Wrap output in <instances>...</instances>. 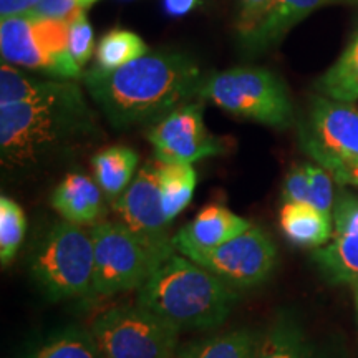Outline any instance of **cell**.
Here are the masks:
<instances>
[{
	"label": "cell",
	"instance_id": "obj_1",
	"mask_svg": "<svg viewBox=\"0 0 358 358\" xmlns=\"http://www.w3.org/2000/svg\"><path fill=\"white\" fill-rule=\"evenodd\" d=\"M90 96L115 128L158 123L199 96L203 73L182 52H148L115 70L93 66L83 73Z\"/></svg>",
	"mask_w": 358,
	"mask_h": 358
},
{
	"label": "cell",
	"instance_id": "obj_2",
	"mask_svg": "<svg viewBox=\"0 0 358 358\" xmlns=\"http://www.w3.org/2000/svg\"><path fill=\"white\" fill-rule=\"evenodd\" d=\"M95 131V116L83 92L57 100L0 106V155L3 171L42 166Z\"/></svg>",
	"mask_w": 358,
	"mask_h": 358
},
{
	"label": "cell",
	"instance_id": "obj_3",
	"mask_svg": "<svg viewBox=\"0 0 358 358\" xmlns=\"http://www.w3.org/2000/svg\"><path fill=\"white\" fill-rule=\"evenodd\" d=\"M239 295L213 272L173 254L138 289V306L181 329H213L226 322Z\"/></svg>",
	"mask_w": 358,
	"mask_h": 358
},
{
	"label": "cell",
	"instance_id": "obj_4",
	"mask_svg": "<svg viewBox=\"0 0 358 358\" xmlns=\"http://www.w3.org/2000/svg\"><path fill=\"white\" fill-rule=\"evenodd\" d=\"M90 232L95 250L92 285L95 297L138 290L176 252L168 234H141L123 222H96Z\"/></svg>",
	"mask_w": 358,
	"mask_h": 358
},
{
	"label": "cell",
	"instance_id": "obj_5",
	"mask_svg": "<svg viewBox=\"0 0 358 358\" xmlns=\"http://www.w3.org/2000/svg\"><path fill=\"white\" fill-rule=\"evenodd\" d=\"M95 250L92 232L69 221L55 222L35 245L30 274L52 301L92 294Z\"/></svg>",
	"mask_w": 358,
	"mask_h": 358
},
{
	"label": "cell",
	"instance_id": "obj_6",
	"mask_svg": "<svg viewBox=\"0 0 358 358\" xmlns=\"http://www.w3.org/2000/svg\"><path fill=\"white\" fill-rule=\"evenodd\" d=\"M199 96L237 118L274 128L294 120V106L285 83L267 69L237 66L204 77Z\"/></svg>",
	"mask_w": 358,
	"mask_h": 358
},
{
	"label": "cell",
	"instance_id": "obj_7",
	"mask_svg": "<svg viewBox=\"0 0 358 358\" xmlns=\"http://www.w3.org/2000/svg\"><path fill=\"white\" fill-rule=\"evenodd\" d=\"M105 358H176L179 329L141 306H113L90 325Z\"/></svg>",
	"mask_w": 358,
	"mask_h": 358
},
{
	"label": "cell",
	"instance_id": "obj_8",
	"mask_svg": "<svg viewBox=\"0 0 358 358\" xmlns=\"http://www.w3.org/2000/svg\"><path fill=\"white\" fill-rule=\"evenodd\" d=\"M302 146L340 185L358 186V108L352 103L313 96Z\"/></svg>",
	"mask_w": 358,
	"mask_h": 358
},
{
	"label": "cell",
	"instance_id": "obj_9",
	"mask_svg": "<svg viewBox=\"0 0 358 358\" xmlns=\"http://www.w3.org/2000/svg\"><path fill=\"white\" fill-rule=\"evenodd\" d=\"M69 20L25 15L0 22V52L10 65L42 70L58 78L83 77L82 66L70 53Z\"/></svg>",
	"mask_w": 358,
	"mask_h": 358
},
{
	"label": "cell",
	"instance_id": "obj_10",
	"mask_svg": "<svg viewBox=\"0 0 358 358\" xmlns=\"http://www.w3.org/2000/svg\"><path fill=\"white\" fill-rule=\"evenodd\" d=\"M186 257L208 268L231 287H256L274 272L277 248L261 227L252 226L229 243Z\"/></svg>",
	"mask_w": 358,
	"mask_h": 358
},
{
	"label": "cell",
	"instance_id": "obj_11",
	"mask_svg": "<svg viewBox=\"0 0 358 358\" xmlns=\"http://www.w3.org/2000/svg\"><path fill=\"white\" fill-rule=\"evenodd\" d=\"M201 103H186L164 116L148 131L161 163H187L222 155L226 150L221 138L206 128Z\"/></svg>",
	"mask_w": 358,
	"mask_h": 358
},
{
	"label": "cell",
	"instance_id": "obj_12",
	"mask_svg": "<svg viewBox=\"0 0 358 358\" xmlns=\"http://www.w3.org/2000/svg\"><path fill=\"white\" fill-rule=\"evenodd\" d=\"M161 161L146 163L127 187V191L115 201V209L123 224L141 234H168V219L164 217L161 204Z\"/></svg>",
	"mask_w": 358,
	"mask_h": 358
},
{
	"label": "cell",
	"instance_id": "obj_13",
	"mask_svg": "<svg viewBox=\"0 0 358 358\" xmlns=\"http://www.w3.org/2000/svg\"><path fill=\"white\" fill-rule=\"evenodd\" d=\"M252 227L250 221L237 216L222 204H209L198 216L173 237L176 252L189 256L192 252H206L229 243Z\"/></svg>",
	"mask_w": 358,
	"mask_h": 358
},
{
	"label": "cell",
	"instance_id": "obj_14",
	"mask_svg": "<svg viewBox=\"0 0 358 358\" xmlns=\"http://www.w3.org/2000/svg\"><path fill=\"white\" fill-rule=\"evenodd\" d=\"M337 2H350V0H272V6L261 25L243 40L245 50L261 53L274 47L299 22H302L317 8Z\"/></svg>",
	"mask_w": 358,
	"mask_h": 358
},
{
	"label": "cell",
	"instance_id": "obj_15",
	"mask_svg": "<svg viewBox=\"0 0 358 358\" xmlns=\"http://www.w3.org/2000/svg\"><path fill=\"white\" fill-rule=\"evenodd\" d=\"M52 206L64 221L77 226L96 224L98 217L105 213L100 186L80 173H70L62 179L52 194Z\"/></svg>",
	"mask_w": 358,
	"mask_h": 358
},
{
	"label": "cell",
	"instance_id": "obj_16",
	"mask_svg": "<svg viewBox=\"0 0 358 358\" xmlns=\"http://www.w3.org/2000/svg\"><path fill=\"white\" fill-rule=\"evenodd\" d=\"M80 92L77 83L60 80H35L3 62L0 69V106L40 103Z\"/></svg>",
	"mask_w": 358,
	"mask_h": 358
},
{
	"label": "cell",
	"instance_id": "obj_17",
	"mask_svg": "<svg viewBox=\"0 0 358 358\" xmlns=\"http://www.w3.org/2000/svg\"><path fill=\"white\" fill-rule=\"evenodd\" d=\"M280 229L290 243L302 248H322L332 241L334 219L310 203H284Z\"/></svg>",
	"mask_w": 358,
	"mask_h": 358
},
{
	"label": "cell",
	"instance_id": "obj_18",
	"mask_svg": "<svg viewBox=\"0 0 358 358\" xmlns=\"http://www.w3.org/2000/svg\"><path fill=\"white\" fill-rule=\"evenodd\" d=\"M140 156L128 146H108L93 156V173L95 181L103 194L116 201L131 185Z\"/></svg>",
	"mask_w": 358,
	"mask_h": 358
},
{
	"label": "cell",
	"instance_id": "obj_19",
	"mask_svg": "<svg viewBox=\"0 0 358 358\" xmlns=\"http://www.w3.org/2000/svg\"><path fill=\"white\" fill-rule=\"evenodd\" d=\"M254 358H317L301 325L289 315H279L259 337Z\"/></svg>",
	"mask_w": 358,
	"mask_h": 358
},
{
	"label": "cell",
	"instance_id": "obj_20",
	"mask_svg": "<svg viewBox=\"0 0 358 358\" xmlns=\"http://www.w3.org/2000/svg\"><path fill=\"white\" fill-rule=\"evenodd\" d=\"M259 337H261V332L234 329L187 343L176 353V358H254Z\"/></svg>",
	"mask_w": 358,
	"mask_h": 358
},
{
	"label": "cell",
	"instance_id": "obj_21",
	"mask_svg": "<svg viewBox=\"0 0 358 358\" xmlns=\"http://www.w3.org/2000/svg\"><path fill=\"white\" fill-rule=\"evenodd\" d=\"M312 257L329 280L352 287L358 284V232L332 237V241L317 249Z\"/></svg>",
	"mask_w": 358,
	"mask_h": 358
},
{
	"label": "cell",
	"instance_id": "obj_22",
	"mask_svg": "<svg viewBox=\"0 0 358 358\" xmlns=\"http://www.w3.org/2000/svg\"><path fill=\"white\" fill-rule=\"evenodd\" d=\"M317 90L335 101L353 103L358 100V30L338 60L322 75Z\"/></svg>",
	"mask_w": 358,
	"mask_h": 358
},
{
	"label": "cell",
	"instance_id": "obj_23",
	"mask_svg": "<svg viewBox=\"0 0 358 358\" xmlns=\"http://www.w3.org/2000/svg\"><path fill=\"white\" fill-rule=\"evenodd\" d=\"M196 182H198V174L192 164L161 163V204L168 222H171L189 206Z\"/></svg>",
	"mask_w": 358,
	"mask_h": 358
},
{
	"label": "cell",
	"instance_id": "obj_24",
	"mask_svg": "<svg viewBox=\"0 0 358 358\" xmlns=\"http://www.w3.org/2000/svg\"><path fill=\"white\" fill-rule=\"evenodd\" d=\"M150 52L140 35L129 30L115 29L105 34L96 47V66L103 70H115L128 65Z\"/></svg>",
	"mask_w": 358,
	"mask_h": 358
},
{
	"label": "cell",
	"instance_id": "obj_25",
	"mask_svg": "<svg viewBox=\"0 0 358 358\" xmlns=\"http://www.w3.org/2000/svg\"><path fill=\"white\" fill-rule=\"evenodd\" d=\"M29 358H105L90 330L71 327L53 335Z\"/></svg>",
	"mask_w": 358,
	"mask_h": 358
},
{
	"label": "cell",
	"instance_id": "obj_26",
	"mask_svg": "<svg viewBox=\"0 0 358 358\" xmlns=\"http://www.w3.org/2000/svg\"><path fill=\"white\" fill-rule=\"evenodd\" d=\"M27 232V217L22 206L8 196L0 198V262L3 267L19 252Z\"/></svg>",
	"mask_w": 358,
	"mask_h": 358
},
{
	"label": "cell",
	"instance_id": "obj_27",
	"mask_svg": "<svg viewBox=\"0 0 358 358\" xmlns=\"http://www.w3.org/2000/svg\"><path fill=\"white\" fill-rule=\"evenodd\" d=\"M69 45L70 53L80 66H83L90 60L93 52V29L90 24L85 8L71 15L69 19Z\"/></svg>",
	"mask_w": 358,
	"mask_h": 358
},
{
	"label": "cell",
	"instance_id": "obj_28",
	"mask_svg": "<svg viewBox=\"0 0 358 358\" xmlns=\"http://www.w3.org/2000/svg\"><path fill=\"white\" fill-rule=\"evenodd\" d=\"M308 171V203L327 214L335 208L334 176L319 164H307Z\"/></svg>",
	"mask_w": 358,
	"mask_h": 358
},
{
	"label": "cell",
	"instance_id": "obj_29",
	"mask_svg": "<svg viewBox=\"0 0 358 358\" xmlns=\"http://www.w3.org/2000/svg\"><path fill=\"white\" fill-rule=\"evenodd\" d=\"M271 6L272 0H241L239 17H237V32L241 35V40L249 37L261 25Z\"/></svg>",
	"mask_w": 358,
	"mask_h": 358
},
{
	"label": "cell",
	"instance_id": "obj_30",
	"mask_svg": "<svg viewBox=\"0 0 358 358\" xmlns=\"http://www.w3.org/2000/svg\"><path fill=\"white\" fill-rule=\"evenodd\" d=\"M284 203H308L307 164H297L287 173L282 186Z\"/></svg>",
	"mask_w": 358,
	"mask_h": 358
},
{
	"label": "cell",
	"instance_id": "obj_31",
	"mask_svg": "<svg viewBox=\"0 0 358 358\" xmlns=\"http://www.w3.org/2000/svg\"><path fill=\"white\" fill-rule=\"evenodd\" d=\"M78 0H38L29 15L40 17V19L52 20H69L80 10Z\"/></svg>",
	"mask_w": 358,
	"mask_h": 358
},
{
	"label": "cell",
	"instance_id": "obj_32",
	"mask_svg": "<svg viewBox=\"0 0 358 358\" xmlns=\"http://www.w3.org/2000/svg\"><path fill=\"white\" fill-rule=\"evenodd\" d=\"M37 2L38 0H0V17L7 19V17L25 15Z\"/></svg>",
	"mask_w": 358,
	"mask_h": 358
},
{
	"label": "cell",
	"instance_id": "obj_33",
	"mask_svg": "<svg viewBox=\"0 0 358 358\" xmlns=\"http://www.w3.org/2000/svg\"><path fill=\"white\" fill-rule=\"evenodd\" d=\"M164 10L171 17H182L198 6V0H163Z\"/></svg>",
	"mask_w": 358,
	"mask_h": 358
},
{
	"label": "cell",
	"instance_id": "obj_34",
	"mask_svg": "<svg viewBox=\"0 0 358 358\" xmlns=\"http://www.w3.org/2000/svg\"><path fill=\"white\" fill-rule=\"evenodd\" d=\"M95 2H98V0H78L80 7L85 8V10H87L90 6H93V3H95Z\"/></svg>",
	"mask_w": 358,
	"mask_h": 358
},
{
	"label": "cell",
	"instance_id": "obj_35",
	"mask_svg": "<svg viewBox=\"0 0 358 358\" xmlns=\"http://www.w3.org/2000/svg\"><path fill=\"white\" fill-rule=\"evenodd\" d=\"M353 299H355V308H357V315H358V284L353 285Z\"/></svg>",
	"mask_w": 358,
	"mask_h": 358
},
{
	"label": "cell",
	"instance_id": "obj_36",
	"mask_svg": "<svg viewBox=\"0 0 358 358\" xmlns=\"http://www.w3.org/2000/svg\"><path fill=\"white\" fill-rule=\"evenodd\" d=\"M350 2H353V3H358V0H350Z\"/></svg>",
	"mask_w": 358,
	"mask_h": 358
}]
</instances>
